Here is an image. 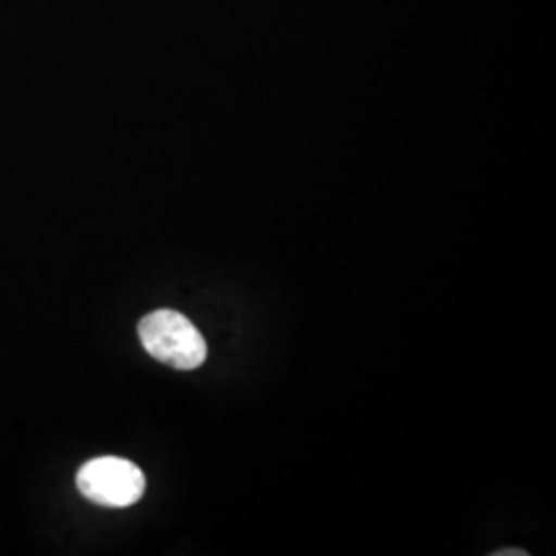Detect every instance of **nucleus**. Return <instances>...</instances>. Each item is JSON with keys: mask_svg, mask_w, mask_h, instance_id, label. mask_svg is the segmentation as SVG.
Masks as SVG:
<instances>
[{"mask_svg": "<svg viewBox=\"0 0 556 556\" xmlns=\"http://www.w3.org/2000/svg\"><path fill=\"white\" fill-rule=\"evenodd\" d=\"M139 338L151 357L179 371L199 369L208 353L199 328L174 309H157L140 319Z\"/></svg>", "mask_w": 556, "mask_h": 556, "instance_id": "obj_1", "label": "nucleus"}, {"mask_svg": "<svg viewBox=\"0 0 556 556\" xmlns=\"http://www.w3.org/2000/svg\"><path fill=\"white\" fill-rule=\"evenodd\" d=\"M80 495L103 507H130L144 495L147 480L137 464L103 456L87 462L77 475Z\"/></svg>", "mask_w": 556, "mask_h": 556, "instance_id": "obj_2", "label": "nucleus"}, {"mask_svg": "<svg viewBox=\"0 0 556 556\" xmlns=\"http://www.w3.org/2000/svg\"><path fill=\"white\" fill-rule=\"evenodd\" d=\"M495 556H528V553L526 551H498V553H495Z\"/></svg>", "mask_w": 556, "mask_h": 556, "instance_id": "obj_3", "label": "nucleus"}]
</instances>
